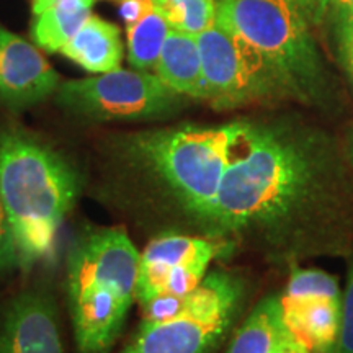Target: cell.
Listing matches in <instances>:
<instances>
[{
    "label": "cell",
    "instance_id": "cell-2",
    "mask_svg": "<svg viewBox=\"0 0 353 353\" xmlns=\"http://www.w3.org/2000/svg\"><path fill=\"white\" fill-rule=\"evenodd\" d=\"M79 192L77 170L59 152L25 131H0V196L19 265L30 268L54 252L57 232Z\"/></svg>",
    "mask_w": 353,
    "mask_h": 353
},
{
    "label": "cell",
    "instance_id": "cell-7",
    "mask_svg": "<svg viewBox=\"0 0 353 353\" xmlns=\"http://www.w3.org/2000/svg\"><path fill=\"white\" fill-rule=\"evenodd\" d=\"M56 100L68 112L97 121L151 120L172 114L182 105V95L156 74L121 68L61 82Z\"/></svg>",
    "mask_w": 353,
    "mask_h": 353
},
{
    "label": "cell",
    "instance_id": "cell-5",
    "mask_svg": "<svg viewBox=\"0 0 353 353\" xmlns=\"http://www.w3.org/2000/svg\"><path fill=\"white\" fill-rule=\"evenodd\" d=\"M298 0H216V21L267 57L288 94L314 97L322 68Z\"/></svg>",
    "mask_w": 353,
    "mask_h": 353
},
{
    "label": "cell",
    "instance_id": "cell-10",
    "mask_svg": "<svg viewBox=\"0 0 353 353\" xmlns=\"http://www.w3.org/2000/svg\"><path fill=\"white\" fill-rule=\"evenodd\" d=\"M59 74L19 34L0 26V101L13 108L39 103L56 94Z\"/></svg>",
    "mask_w": 353,
    "mask_h": 353
},
{
    "label": "cell",
    "instance_id": "cell-21",
    "mask_svg": "<svg viewBox=\"0 0 353 353\" xmlns=\"http://www.w3.org/2000/svg\"><path fill=\"white\" fill-rule=\"evenodd\" d=\"M286 325V324H285ZM273 353H312L288 327H285Z\"/></svg>",
    "mask_w": 353,
    "mask_h": 353
},
{
    "label": "cell",
    "instance_id": "cell-11",
    "mask_svg": "<svg viewBox=\"0 0 353 353\" xmlns=\"http://www.w3.org/2000/svg\"><path fill=\"white\" fill-rule=\"evenodd\" d=\"M0 353H64L56 309L48 296L25 291L0 319Z\"/></svg>",
    "mask_w": 353,
    "mask_h": 353
},
{
    "label": "cell",
    "instance_id": "cell-22",
    "mask_svg": "<svg viewBox=\"0 0 353 353\" xmlns=\"http://www.w3.org/2000/svg\"><path fill=\"white\" fill-rule=\"evenodd\" d=\"M301 3L304 12L307 13V17L311 20H319L325 12H327V7H325V0H298Z\"/></svg>",
    "mask_w": 353,
    "mask_h": 353
},
{
    "label": "cell",
    "instance_id": "cell-13",
    "mask_svg": "<svg viewBox=\"0 0 353 353\" xmlns=\"http://www.w3.org/2000/svg\"><path fill=\"white\" fill-rule=\"evenodd\" d=\"M154 69L156 76L179 95L206 100L200 50L193 34L170 30Z\"/></svg>",
    "mask_w": 353,
    "mask_h": 353
},
{
    "label": "cell",
    "instance_id": "cell-25",
    "mask_svg": "<svg viewBox=\"0 0 353 353\" xmlns=\"http://www.w3.org/2000/svg\"><path fill=\"white\" fill-rule=\"evenodd\" d=\"M345 51H347V63H348V69H350L352 77H353V38L348 39L345 43Z\"/></svg>",
    "mask_w": 353,
    "mask_h": 353
},
{
    "label": "cell",
    "instance_id": "cell-15",
    "mask_svg": "<svg viewBox=\"0 0 353 353\" xmlns=\"http://www.w3.org/2000/svg\"><path fill=\"white\" fill-rule=\"evenodd\" d=\"M95 0H46L48 10L34 15L32 37L44 51L61 52L92 15Z\"/></svg>",
    "mask_w": 353,
    "mask_h": 353
},
{
    "label": "cell",
    "instance_id": "cell-12",
    "mask_svg": "<svg viewBox=\"0 0 353 353\" xmlns=\"http://www.w3.org/2000/svg\"><path fill=\"white\" fill-rule=\"evenodd\" d=\"M224 242L203 239V237L183 236V234H164L149 242L139 257L136 301L141 306L162 293L167 278L179 268L192 263H211L224 254Z\"/></svg>",
    "mask_w": 353,
    "mask_h": 353
},
{
    "label": "cell",
    "instance_id": "cell-18",
    "mask_svg": "<svg viewBox=\"0 0 353 353\" xmlns=\"http://www.w3.org/2000/svg\"><path fill=\"white\" fill-rule=\"evenodd\" d=\"M170 30L200 34L216 21V0H156Z\"/></svg>",
    "mask_w": 353,
    "mask_h": 353
},
{
    "label": "cell",
    "instance_id": "cell-16",
    "mask_svg": "<svg viewBox=\"0 0 353 353\" xmlns=\"http://www.w3.org/2000/svg\"><path fill=\"white\" fill-rule=\"evenodd\" d=\"M285 327L280 296L265 298L237 329L226 353H273Z\"/></svg>",
    "mask_w": 353,
    "mask_h": 353
},
{
    "label": "cell",
    "instance_id": "cell-19",
    "mask_svg": "<svg viewBox=\"0 0 353 353\" xmlns=\"http://www.w3.org/2000/svg\"><path fill=\"white\" fill-rule=\"evenodd\" d=\"M334 353H353V265L348 275L345 293L342 296L341 330Z\"/></svg>",
    "mask_w": 353,
    "mask_h": 353
},
{
    "label": "cell",
    "instance_id": "cell-4",
    "mask_svg": "<svg viewBox=\"0 0 353 353\" xmlns=\"http://www.w3.org/2000/svg\"><path fill=\"white\" fill-rule=\"evenodd\" d=\"M239 130L241 121L143 132L130 151L185 211L208 224Z\"/></svg>",
    "mask_w": 353,
    "mask_h": 353
},
{
    "label": "cell",
    "instance_id": "cell-24",
    "mask_svg": "<svg viewBox=\"0 0 353 353\" xmlns=\"http://www.w3.org/2000/svg\"><path fill=\"white\" fill-rule=\"evenodd\" d=\"M325 7H334L335 12L341 15V20L345 13V7H347V0H325Z\"/></svg>",
    "mask_w": 353,
    "mask_h": 353
},
{
    "label": "cell",
    "instance_id": "cell-1",
    "mask_svg": "<svg viewBox=\"0 0 353 353\" xmlns=\"http://www.w3.org/2000/svg\"><path fill=\"white\" fill-rule=\"evenodd\" d=\"M321 154L285 131L241 121L208 226L276 239L327 196Z\"/></svg>",
    "mask_w": 353,
    "mask_h": 353
},
{
    "label": "cell",
    "instance_id": "cell-23",
    "mask_svg": "<svg viewBox=\"0 0 353 353\" xmlns=\"http://www.w3.org/2000/svg\"><path fill=\"white\" fill-rule=\"evenodd\" d=\"M342 34H343V41H348V39L353 38V0H347V7H345V13H343L342 20Z\"/></svg>",
    "mask_w": 353,
    "mask_h": 353
},
{
    "label": "cell",
    "instance_id": "cell-8",
    "mask_svg": "<svg viewBox=\"0 0 353 353\" xmlns=\"http://www.w3.org/2000/svg\"><path fill=\"white\" fill-rule=\"evenodd\" d=\"M206 100L228 108L288 94L275 68L257 48L218 23L196 34Z\"/></svg>",
    "mask_w": 353,
    "mask_h": 353
},
{
    "label": "cell",
    "instance_id": "cell-17",
    "mask_svg": "<svg viewBox=\"0 0 353 353\" xmlns=\"http://www.w3.org/2000/svg\"><path fill=\"white\" fill-rule=\"evenodd\" d=\"M170 26L154 3L131 26H126L128 61L134 69L151 70L156 68L159 56Z\"/></svg>",
    "mask_w": 353,
    "mask_h": 353
},
{
    "label": "cell",
    "instance_id": "cell-14",
    "mask_svg": "<svg viewBox=\"0 0 353 353\" xmlns=\"http://www.w3.org/2000/svg\"><path fill=\"white\" fill-rule=\"evenodd\" d=\"M61 54L92 74L120 69L123 61L120 30L100 17L90 15L61 50Z\"/></svg>",
    "mask_w": 353,
    "mask_h": 353
},
{
    "label": "cell",
    "instance_id": "cell-6",
    "mask_svg": "<svg viewBox=\"0 0 353 353\" xmlns=\"http://www.w3.org/2000/svg\"><path fill=\"white\" fill-rule=\"evenodd\" d=\"M242 291V281L231 273H206L182 314L143 322L120 353H213L231 327Z\"/></svg>",
    "mask_w": 353,
    "mask_h": 353
},
{
    "label": "cell",
    "instance_id": "cell-9",
    "mask_svg": "<svg viewBox=\"0 0 353 353\" xmlns=\"http://www.w3.org/2000/svg\"><path fill=\"white\" fill-rule=\"evenodd\" d=\"M283 321L312 353H334L341 330L342 294L337 280L322 270H294L283 296Z\"/></svg>",
    "mask_w": 353,
    "mask_h": 353
},
{
    "label": "cell",
    "instance_id": "cell-3",
    "mask_svg": "<svg viewBox=\"0 0 353 353\" xmlns=\"http://www.w3.org/2000/svg\"><path fill=\"white\" fill-rule=\"evenodd\" d=\"M141 252L125 229H88L70 247L65 288L79 353H110L136 301Z\"/></svg>",
    "mask_w": 353,
    "mask_h": 353
},
{
    "label": "cell",
    "instance_id": "cell-20",
    "mask_svg": "<svg viewBox=\"0 0 353 353\" xmlns=\"http://www.w3.org/2000/svg\"><path fill=\"white\" fill-rule=\"evenodd\" d=\"M15 265H19V255H17L10 223H8L2 196H0V272H6Z\"/></svg>",
    "mask_w": 353,
    "mask_h": 353
}]
</instances>
